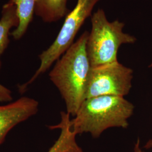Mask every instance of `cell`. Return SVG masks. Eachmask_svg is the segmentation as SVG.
Wrapping results in <instances>:
<instances>
[{"label": "cell", "mask_w": 152, "mask_h": 152, "mask_svg": "<svg viewBox=\"0 0 152 152\" xmlns=\"http://www.w3.org/2000/svg\"><path fill=\"white\" fill-rule=\"evenodd\" d=\"M89 32L85 31L55 62L49 78L65 102L66 112L75 116L85 100L91 68L86 50Z\"/></svg>", "instance_id": "6da1fadb"}, {"label": "cell", "mask_w": 152, "mask_h": 152, "mask_svg": "<svg viewBox=\"0 0 152 152\" xmlns=\"http://www.w3.org/2000/svg\"><path fill=\"white\" fill-rule=\"evenodd\" d=\"M134 110V105L124 97L105 95L88 98L71 120V129L77 135L89 133L98 138L109 128H127Z\"/></svg>", "instance_id": "7a4b0ae2"}, {"label": "cell", "mask_w": 152, "mask_h": 152, "mask_svg": "<svg viewBox=\"0 0 152 152\" xmlns=\"http://www.w3.org/2000/svg\"><path fill=\"white\" fill-rule=\"evenodd\" d=\"M86 50L91 67L118 61L117 54L123 44H134V36L124 32L125 23L115 20L109 22L105 11L99 9L91 18Z\"/></svg>", "instance_id": "3957f363"}, {"label": "cell", "mask_w": 152, "mask_h": 152, "mask_svg": "<svg viewBox=\"0 0 152 152\" xmlns=\"http://www.w3.org/2000/svg\"><path fill=\"white\" fill-rule=\"evenodd\" d=\"M100 0H77L74 9L65 16L57 37L48 49L39 55L40 64L28 81L19 86L21 93L26 92L30 85L45 73L74 43L77 34L85 20L91 16L95 6Z\"/></svg>", "instance_id": "277c9868"}, {"label": "cell", "mask_w": 152, "mask_h": 152, "mask_svg": "<svg viewBox=\"0 0 152 152\" xmlns=\"http://www.w3.org/2000/svg\"><path fill=\"white\" fill-rule=\"evenodd\" d=\"M134 72L118 61L91 67L85 99L100 96L124 97L130 91Z\"/></svg>", "instance_id": "5b68a950"}, {"label": "cell", "mask_w": 152, "mask_h": 152, "mask_svg": "<svg viewBox=\"0 0 152 152\" xmlns=\"http://www.w3.org/2000/svg\"><path fill=\"white\" fill-rule=\"evenodd\" d=\"M38 106L36 100L27 96L0 105V145L13 127L36 114Z\"/></svg>", "instance_id": "8992f818"}, {"label": "cell", "mask_w": 152, "mask_h": 152, "mask_svg": "<svg viewBox=\"0 0 152 152\" xmlns=\"http://www.w3.org/2000/svg\"><path fill=\"white\" fill-rule=\"evenodd\" d=\"M60 124L49 126L50 129H60V134L48 152H84L76 142V133L72 130L70 114L61 112Z\"/></svg>", "instance_id": "52a82bcc"}, {"label": "cell", "mask_w": 152, "mask_h": 152, "mask_svg": "<svg viewBox=\"0 0 152 152\" xmlns=\"http://www.w3.org/2000/svg\"><path fill=\"white\" fill-rule=\"evenodd\" d=\"M19 24L16 6L7 2L2 6L0 19V71L2 68V56L10 43V31L12 28L18 27Z\"/></svg>", "instance_id": "ba28073f"}, {"label": "cell", "mask_w": 152, "mask_h": 152, "mask_svg": "<svg viewBox=\"0 0 152 152\" xmlns=\"http://www.w3.org/2000/svg\"><path fill=\"white\" fill-rule=\"evenodd\" d=\"M68 0H37L34 14L43 22H58L68 14Z\"/></svg>", "instance_id": "9c48e42d"}, {"label": "cell", "mask_w": 152, "mask_h": 152, "mask_svg": "<svg viewBox=\"0 0 152 152\" xmlns=\"http://www.w3.org/2000/svg\"><path fill=\"white\" fill-rule=\"evenodd\" d=\"M8 2L16 6L19 24L11 35L15 40H19L27 31L29 24L32 22L37 0H9Z\"/></svg>", "instance_id": "30bf717a"}, {"label": "cell", "mask_w": 152, "mask_h": 152, "mask_svg": "<svg viewBox=\"0 0 152 152\" xmlns=\"http://www.w3.org/2000/svg\"><path fill=\"white\" fill-rule=\"evenodd\" d=\"M12 99L11 90L0 83V102H9L11 101Z\"/></svg>", "instance_id": "8fae6325"}, {"label": "cell", "mask_w": 152, "mask_h": 152, "mask_svg": "<svg viewBox=\"0 0 152 152\" xmlns=\"http://www.w3.org/2000/svg\"><path fill=\"white\" fill-rule=\"evenodd\" d=\"M144 148L146 149H149L152 148V140H149V141L147 142L146 145L144 146ZM134 152H144L140 148V140L138 139L137 142L135 145L134 147Z\"/></svg>", "instance_id": "7c38bea8"}, {"label": "cell", "mask_w": 152, "mask_h": 152, "mask_svg": "<svg viewBox=\"0 0 152 152\" xmlns=\"http://www.w3.org/2000/svg\"><path fill=\"white\" fill-rule=\"evenodd\" d=\"M149 68H152V63L151 64H150V65H149Z\"/></svg>", "instance_id": "4fadbf2b"}]
</instances>
